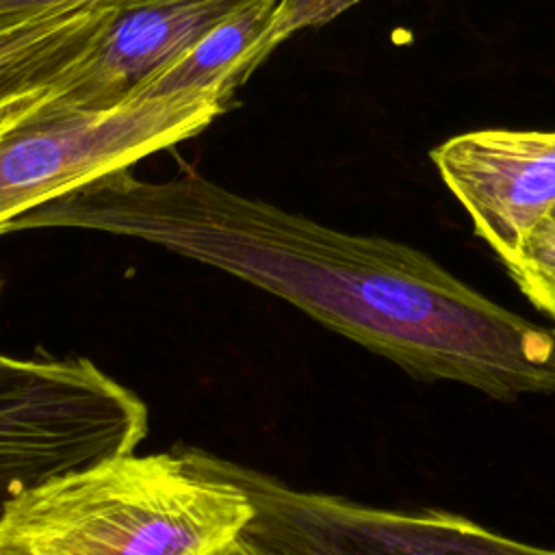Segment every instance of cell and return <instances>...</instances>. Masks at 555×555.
Here are the masks:
<instances>
[{
	"label": "cell",
	"mask_w": 555,
	"mask_h": 555,
	"mask_svg": "<svg viewBox=\"0 0 555 555\" xmlns=\"http://www.w3.org/2000/svg\"><path fill=\"white\" fill-rule=\"evenodd\" d=\"M223 113L191 95L134 98L108 111L43 104L0 132V234L26 212L199 134Z\"/></svg>",
	"instance_id": "4"
},
{
	"label": "cell",
	"mask_w": 555,
	"mask_h": 555,
	"mask_svg": "<svg viewBox=\"0 0 555 555\" xmlns=\"http://www.w3.org/2000/svg\"><path fill=\"white\" fill-rule=\"evenodd\" d=\"M126 0H0V22L24 20L50 11L82 9V7H108Z\"/></svg>",
	"instance_id": "10"
},
{
	"label": "cell",
	"mask_w": 555,
	"mask_h": 555,
	"mask_svg": "<svg viewBox=\"0 0 555 555\" xmlns=\"http://www.w3.org/2000/svg\"><path fill=\"white\" fill-rule=\"evenodd\" d=\"M143 401L85 358L0 353V527L28 492L132 453Z\"/></svg>",
	"instance_id": "3"
},
{
	"label": "cell",
	"mask_w": 555,
	"mask_h": 555,
	"mask_svg": "<svg viewBox=\"0 0 555 555\" xmlns=\"http://www.w3.org/2000/svg\"><path fill=\"white\" fill-rule=\"evenodd\" d=\"M223 468L254 505L247 531L286 555H555L442 509H384L228 460Z\"/></svg>",
	"instance_id": "5"
},
{
	"label": "cell",
	"mask_w": 555,
	"mask_h": 555,
	"mask_svg": "<svg viewBox=\"0 0 555 555\" xmlns=\"http://www.w3.org/2000/svg\"><path fill=\"white\" fill-rule=\"evenodd\" d=\"M429 158L501 262L555 210V130H470Z\"/></svg>",
	"instance_id": "6"
},
{
	"label": "cell",
	"mask_w": 555,
	"mask_h": 555,
	"mask_svg": "<svg viewBox=\"0 0 555 555\" xmlns=\"http://www.w3.org/2000/svg\"><path fill=\"white\" fill-rule=\"evenodd\" d=\"M212 555H286L278 548H273L271 544L262 542L260 538H256L251 531H247V527L234 535L228 544H223L219 551H215Z\"/></svg>",
	"instance_id": "11"
},
{
	"label": "cell",
	"mask_w": 555,
	"mask_h": 555,
	"mask_svg": "<svg viewBox=\"0 0 555 555\" xmlns=\"http://www.w3.org/2000/svg\"><path fill=\"white\" fill-rule=\"evenodd\" d=\"M258 0H126L93 50L59 85L48 106L108 111L132 100L217 24Z\"/></svg>",
	"instance_id": "7"
},
{
	"label": "cell",
	"mask_w": 555,
	"mask_h": 555,
	"mask_svg": "<svg viewBox=\"0 0 555 555\" xmlns=\"http://www.w3.org/2000/svg\"><path fill=\"white\" fill-rule=\"evenodd\" d=\"M35 228L160 245L284 299L421 379L503 401L555 392V332L410 245L334 230L195 171L163 182L115 171L17 217L2 234Z\"/></svg>",
	"instance_id": "1"
},
{
	"label": "cell",
	"mask_w": 555,
	"mask_h": 555,
	"mask_svg": "<svg viewBox=\"0 0 555 555\" xmlns=\"http://www.w3.org/2000/svg\"><path fill=\"white\" fill-rule=\"evenodd\" d=\"M251 518L223 460L126 453L22 496L0 527V555H212Z\"/></svg>",
	"instance_id": "2"
},
{
	"label": "cell",
	"mask_w": 555,
	"mask_h": 555,
	"mask_svg": "<svg viewBox=\"0 0 555 555\" xmlns=\"http://www.w3.org/2000/svg\"><path fill=\"white\" fill-rule=\"evenodd\" d=\"M551 219H555V210H553V215H551Z\"/></svg>",
	"instance_id": "12"
},
{
	"label": "cell",
	"mask_w": 555,
	"mask_h": 555,
	"mask_svg": "<svg viewBox=\"0 0 555 555\" xmlns=\"http://www.w3.org/2000/svg\"><path fill=\"white\" fill-rule=\"evenodd\" d=\"M117 4L0 22V106L59 87L93 50Z\"/></svg>",
	"instance_id": "8"
},
{
	"label": "cell",
	"mask_w": 555,
	"mask_h": 555,
	"mask_svg": "<svg viewBox=\"0 0 555 555\" xmlns=\"http://www.w3.org/2000/svg\"><path fill=\"white\" fill-rule=\"evenodd\" d=\"M503 267L529 304L555 323V219H544Z\"/></svg>",
	"instance_id": "9"
}]
</instances>
